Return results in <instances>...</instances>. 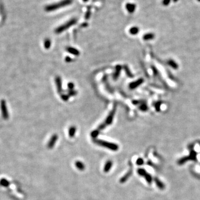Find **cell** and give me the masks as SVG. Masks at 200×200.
Listing matches in <instances>:
<instances>
[{
	"instance_id": "6da1fadb",
	"label": "cell",
	"mask_w": 200,
	"mask_h": 200,
	"mask_svg": "<svg viewBox=\"0 0 200 200\" xmlns=\"http://www.w3.org/2000/svg\"><path fill=\"white\" fill-rule=\"evenodd\" d=\"M72 0H62V1L55 3V4L46 6L45 8V10L47 12L54 11L58 10L60 8L70 5L72 3Z\"/></svg>"
},
{
	"instance_id": "7a4b0ae2",
	"label": "cell",
	"mask_w": 200,
	"mask_h": 200,
	"mask_svg": "<svg viewBox=\"0 0 200 200\" xmlns=\"http://www.w3.org/2000/svg\"><path fill=\"white\" fill-rule=\"evenodd\" d=\"M94 142L97 145L104 147L110 149L112 151H117L119 149V147L116 143H113L107 141L101 140H94Z\"/></svg>"
},
{
	"instance_id": "3957f363",
	"label": "cell",
	"mask_w": 200,
	"mask_h": 200,
	"mask_svg": "<svg viewBox=\"0 0 200 200\" xmlns=\"http://www.w3.org/2000/svg\"><path fill=\"white\" fill-rule=\"evenodd\" d=\"M77 22V20L76 19H72L70 20L69 21H67L65 23H64L63 25H61L59 27H57L55 30V32L56 34H60L62 32L65 31L67 29L69 28L70 27H71L72 26L74 25L75 23Z\"/></svg>"
},
{
	"instance_id": "277c9868",
	"label": "cell",
	"mask_w": 200,
	"mask_h": 200,
	"mask_svg": "<svg viewBox=\"0 0 200 200\" xmlns=\"http://www.w3.org/2000/svg\"><path fill=\"white\" fill-rule=\"evenodd\" d=\"M0 107H1V113L3 118L5 120L8 119V117H9V114H8L6 102L5 100L4 99L1 100V103H0Z\"/></svg>"
},
{
	"instance_id": "5b68a950",
	"label": "cell",
	"mask_w": 200,
	"mask_h": 200,
	"mask_svg": "<svg viewBox=\"0 0 200 200\" xmlns=\"http://www.w3.org/2000/svg\"><path fill=\"white\" fill-rule=\"evenodd\" d=\"M115 111H116L115 108H114V109L111 112L110 114H108V116H107V119H106V120L105 122V123L107 126L110 125V124H111L112 122L114 113H115Z\"/></svg>"
},
{
	"instance_id": "8992f818",
	"label": "cell",
	"mask_w": 200,
	"mask_h": 200,
	"mask_svg": "<svg viewBox=\"0 0 200 200\" xmlns=\"http://www.w3.org/2000/svg\"><path fill=\"white\" fill-rule=\"evenodd\" d=\"M57 139H58V136H57V135L55 134V135H53L48 143L47 147H48V148L51 149L54 147V146H55V143H56V141L57 140Z\"/></svg>"
},
{
	"instance_id": "52a82bcc",
	"label": "cell",
	"mask_w": 200,
	"mask_h": 200,
	"mask_svg": "<svg viewBox=\"0 0 200 200\" xmlns=\"http://www.w3.org/2000/svg\"><path fill=\"white\" fill-rule=\"evenodd\" d=\"M143 79H140V80H138L136 81L132 82V83L130 84V88L131 89H136V87H139L140 85H141V84L143 83Z\"/></svg>"
},
{
	"instance_id": "ba28073f",
	"label": "cell",
	"mask_w": 200,
	"mask_h": 200,
	"mask_svg": "<svg viewBox=\"0 0 200 200\" xmlns=\"http://www.w3.org/2000/svg\"><path fill=\"white\" fill-rule=\"evenodd\" d=\"M136 6L134 4H131V3H127L126 5V8L127 11L130 13H133L136 10Z\"/></svg>"
},
{
	"instance_id": "9c48e42d",
	"label": "cell",
	"mask_w": 200,
	"mask_h": 200,
	"mask_svg": "<svg viewBox=\"0 0 200 200\" xmlns=\"http://www.w3.org/2000/svg\"><path fill=\"white\" fill-rule=\"evenodd\" d=\"M132 173V171L131 170H130V171H128L127 173H126V174L124 176H123L120 179V182H121V183H122V184L125 183V182L129 178V177H130V176H131Z\"/></svg>"
},
{
	"instance_id": "30bf717a",
	"label": "cell",
	"mask_w": 200,
	"mask_h": 200,
	"mask_svg": "<svg viewBox=\"0 0 200 200\" xmlns=\"http://www.w3.org/2000/svg\"><path fill=\"white\" fill-rule=\"evenodd\" d=\"M56 84L57 91L60 93L62 92V81L60 77H57L56 78Z\"/></svg>"
},
{
	"instance_id": "8fae6325",
	"label": "cell",
	"mask_w": 200,
	"mask_h": 200,
	"mask_svg": "<svg viewBox=\"0 0 200 200\" xmlns=\"http://www.w3.org/2000/svg\"><path fill=\"white\" fill-rule=\"evenodd\" d=\"M67 51L69 53H70V54H71L75 56H78L80 55V51H79L77 49L73 47H67Z\"/></svg>"
},
{
	"instance_id": "7c38bea8",
	"label": "cell",
	"mask_w": 200,
	"mask_h": 200,
	"mask_svg": "<svg viewBox=\"0 0 200 200\" xmlns=\"http://www.w3.org/2000/svg\"><path fill=\"white\" fill-rule=\"evenodd\" d=\"M112 166V162L110 160L106 162L104 166V172H108L111 170Z\"/></svg>"
},
{
	"instance_id": "4fadbf2b",
	"label": "cell",
	"mask_w": 200,
	"mask_h": 200,
	"mask_svg": "<svg viewBox=\"0 0 200 200\" xmlns=\"http://www.w3.org/2000/svg\"><path fill=\"white\" fill-rule=\"evenodd\" d=\"M155 183L156 184L157 186L161 190H163L164 189V184L159 179L157 178H155Z\"/></svg>"
},
{
	"instance_id": "5bb4252c",
	"label": "cell",
	"mask_w": 200,
	"mask_h": 200,
	"mask_svg": "<svg viewBox=\"0 0 200 200\" xmlns=\"http://www.w3.org/2000/svg\"><path fill=\"white\" fill-rule=\"evenodd\" d=\"M155 37V35L154 34L152 33H148V34H145L144 35L143 37V39L145 41H148V40H151L154 39Z\"/></svg>"
},
{
	"instance_id": "9a60e30c",
	"label": "cell",
	"mask_w": 200,
	"mask_h": 200,
	"mask_svg": "<svg viewBox=\"0 0 200 200\" xmlns=\"http://www.w3.org/2000/svg\"><path fill=\"white\" fill-rule=\"evenodd\" d=\"M75 165L76 167L80 171H83L85 170V166L84 165V164L81 161H76L75 163Z\"/></svg>"
},
{
	"instance_id": "2e32d148",
	"label": "cell",
	"mask_w": 200,
	"mask_h": 200,
	"mask_svg": "<svg viewBox=\"0 0 200 200\" xmlns=\"http://www.w3.org/2000/svg\"><path fill=\"white\" fill-rule=\"evenodd\" d=\"M76 132V128L75 126H71L69 129V135L70 137H73L75 136V133Z\"/></svg>"
},
{
	"instance_id": "e0dca14e",
	"label": "cell",
	"mask_w": 200,
	"mask_h": 200,
	"mask_svg": "<svg viewBox=\"0 0 200 200\" xmlns=\"http://www.w3.org/2000/svg\"><path fill=\"white\" fill-rule=\"evenodd\" d=\"M121 66H117L116 67V72L114 73V74L113 75V77L114 78L116 79L117 78L119 77V76L120 74V72H121Z\"/></svg>"
},
{
	"instance_id": "ac0fdd59",
	"label": "cell",
	"mask_w": 200,
	"mask_h": 200,
	"mask_svg": "<svg viewBox=\"0 0 200 200\" xmlns=\"http://www.w3.org/2000/svg\"><path fill=\"white\" fill-rule=\"evenodd\" d=\"M51 46V41L49 39H45V41H44V47L45 48L47 49H48V48H50V47Z\"/></svg>"
},
{
	"instance_id": "d6986e66",
	"label": "cell",
	"mask_w": 200,
	"mask_h": 200,
	"mask_svg": "<svg viewBox=\"0 0 200 200\" xmlns=\"http://www.w3.org/2000/svg\"><path fill=\"white\" fill-rule=\"evenodd\" d=\"M130 33L131 35H135L137 34L139 32V28L136 27V26H135V27H133L130 28Z\"/></svg>"
},
{
	"instance_id": "ffe728a7",
	"label": "cell",
	"mask_w": 200,
	"mask_h": 200,
	"mask_svg": "<svg viewBox=\"0 0 200 200\" xmlns=\"http://www.w3.org/2000/svg\"><path fill=\"white\" fill-rule=\"evenodd\" d=\"M137 172H138V174L139 175L141 176H143L144 177H145L146 175L147 174V172L146 171V170L143 169H138L137 170Z\"/></svg>"
},
{
	"instance_id": "44dd1931",
	"label": "cell",
	"mask_w": 200,
	"mask_h": 200,
	"mask_svg": "<svg viewBox=\"0 0 200 200\" xmlns=\"http://www.w3.org/2000/svg\"><path fill=\"white\" fill-rule=\"evenodd\" d=\"M99 134V131L97 129V130H94L93 131L91 132V137L93 138V139H96V138L98 136Z\"/></svg>"
},
{
	"instance_id": "7402d4cb",
	"label": "cell",
	"mask_w": 200,
	"mask_h": 200,
	"mask_svg": "<svg viewBox=\"0 0 200 200\" xmlns=\"http://www.w3.org/2000/svg\"><path fill=\"white\" fill-rule=\"evenodd\" d=\"M189 160H190L189 157H184L183 158H181V159L178 161V163L179 164H182L186 162H187Z\"/></svg>"
},
{
	"instance_id": "603a6c76",
	"label": "cell",
	"mask_w": 200,
	"mask_h": 200,
	"mask_svg": "<svg viewBox=\"0 0 200 200\" xmlns=\"http://www.w3.org/2000/svg\"><path fill=\"white\" fill-rule=\"evenodd\" d=\"M9 182H8L7 180H6V179H2V180L0 181V185H1V186L7 187L9 185Z\"/></svg>"
},
{
	"instance_id": "cb8c5ba5",
	"label": "cell",
	"mask_w": 200,
	"mask_h": 200,
	"mask_svg": "<svg viewBox=\"0 0 200 200\" xmlns=\"http://www.w3.org/2000/svg\"><path fill=\"white\" fill-rule=\"evenodd\" d=\"M189 158H190V160H196V154L195 151H191L190 154L189 155Z\"/></svg>"
},
{
	"instance_id": "d4e9b609",
	"label": "cell",
	"mask_w": 200,
	"mask_h": 200,
	"mask_svg": "<svg viewBox=\"0 0 200 200\" xmlns=\"http://www.w3.org/2000/svg\"><path fill=\"white\" fill-rule=\"evenodd\" d=\"M146 180L147 182V183H148L149 184H151L152 183V177L150 175L149 173H147V174L146 175V176L145 177Z\"/></svg>"
},
{
	"instance_id": "484cf974",
	"label": "cell",
	"mask_w": 200,
	"mask_h": 200,
	"mask_svg": "<svg viewBox=\"0 0 200 200\" xmlns=\"http://www.w3.org/2000/svg\"><path fill=\"white\" fill-rule=\"evenodd\" d=\"M169 64L171 67H172V68H173V69H176V68H177V64H176L175 63V62H174V61H170L169 62Z\"/></svg>"
},
{
	"instance_id": "4316f807",
	"label": "cell",
	"mask_w": 200,
	"mask_h": 200,
	"mask_svg": "<svg viewBox=\"0 0 200 200\" xmlns=\"http://www.w3.org/2000/svg\"><path fill=\"white\" fill-rule=\"evenodd\" d=\"M144 163V161L142 159V158H139L136 161V164L137 165H142V164Z\"/></svg>"
},
{
	"instance_id": "83f0119b",
	"label": "cell",
	"mask_w": 200,
	"mask_h": 200,
	"mask_svg": "<svg viewBox=\"0 0 200 200\" xmlns=\"http://www.w3.org/2000/svg\"><path fill=\"white\" fill-rule=\"evenodd\" d=\"M106 126H107V125H106L105 123H102V124L98 126V128H97V130H99V131H101V130H104V129L106 127Z\"/></svg>"
},
{
	"instance_id": "f1b7e54d",
	"label": "cell",
	"mask_w": 200,
	"mask_h": 200,
	"mask_svg": "<svg viewBox=\"0 0 200 200\" xmlns=\"http://www.w3.org/2000/svg\"><path fill=\"white\" fill-rule=\"evenodd\" d=\"M125 70H126V73H127V75H128V76H129V77H133V76H132V74L131 73V72H130V70H128V68L127 66H125Z\"/></svg>"
},
{
	"instance_id": "f546056e",
	"label": "cell",
	"mask_w": 200,
	"mask_h": 200,
	"mask_svg": "<svg viewBox=\"0 0 200 200\" xmlns=\"http://www.w3.org/2000/svg\"><path fill=\"white\" fill-rule=\"evenodd\" d=\"M147 106L145 104H143V105L140 106V108L142 111H146L147 109Z\"/></svg>"
},
{
	"instance_id": "4dcf8cb0",
	"label": "cell",
	"mask_w": 200,
	"mask_h": 200,
	"mask_svg": "<svg viewBox=\"0 0 200 200\" xmlns=\"http://www.w3.org/2000/svg\"><path fill=\"white\" fill-rule=\"evenodd\" d=\"M74 87H75L74 84H73L72 82H70V83H69L68 87L70 90H72L73 89V88H74Z\"/></svg>"
},
{
	"instance_id": "1f68e13d",
	"label": "cell",
	"mask_w": 200,
	"mask_h": 200,
	"mask_svg": "<svg viewBox=\"0 0 200 200\" xmlns=\"http://www.w3.org/2000/svg\"><path fill=\"white\" fill-rule=\"evenodd\" d=\"M69 96L67 95H62L61 96V98L64 101H67V100L69 99Z\"/></svg>"
},
{
	"instance_id": "d6a6232c",
	"label": "cell",
	"mask_w": 200,
	"mask_h": 200,
	"mask_svg": "<svg viewBox=\"0 0 200 200\" xmlns=\"http://www.w3.org/2000/svg\"><path fill=\"white\" fill-rule=\"evenodd\" d=\"M171 2V0H163L162 4L164 6H167L169 5Z\"/></svg>"
},
{
	"instance_id": "836d02e7",
	"label": "cell",
	"mask_w": 200,
	"mask_h": 200,
	"mask_svg": "<svg viewBox=\"0 0 200 200\" xmlns=\"http://www.w3.org/2000/svg\"><path fill=\"white\" fill-rule=\"evenodd\" d=\"M76 92L75 91L71 90V91H70V92H69V95H71V96H74V95H76Z\"/></svg>"
},
{
	"instance_id": "e575fe53",
	"label": "cell",
	"mask_w": 200,
	"mask_h": 200,
	"mask_svg": "<svg viewBox=\"0 0 200 200\" xmlns=\"http://www.w3.org/2000/svg\"><path fill=\"white\" fill-rule=\"evenodd\" d=\"M65 60L67 62H70L72 61V59L70 57H66L65 58Z\"/></svg>"
},
{
	"instance_id": "d590c367",
	"label": "cell",
	"mask_w": 200,
	"mask_h": 200,
	"mask_svg": "<svg viewBox=\"0 0 200 200\" xmlns=\"http://www.w3.org/2000/svg\"><path fill=\"white\" fill-rule=\"evenodd\" d=\"M90 12H87V13L86 14V15H85V18H86V19H89L90 18Z\"/></svg>"
},
{
	"instance_id": "8d00e7d4",
	"label": "cell",
	"mask_w": 200,
	"mask_h": 200,
	"mask_svg": "<svg viewBox=\"0 0 200 200\" xmlns=\"http://www.w3.org/2000/svg\"><path fill=\"white\" fill-rule=\"evenodd\" d=\"M83 1H84V2H87L88 1H89V0H83Z\"/></svg>"
},
{
	"instance_id": "74e56055",
	"label": "cell",
	"mask_w": 200,
	"mask_h": 200,
	"mask_svg": "<svg viewBox=\"0 0 200 200\" xmlns=\"http://www.w3.org/2000/svg\"><path fill=\"white\" fill-rule=\"evenodd\" d=\"M173 1H174V2H176V1H178V0H173Z\"/></svg>"
},
{
	"instance_id": "f35d334b",
	"label": "cell",
	"mask_w": 200,
	"mask_h": 200,
	"mask_svg": "<svg viewBox=\"0 0 200 200\" xmlns=\"http://www.w3.org/2000/svg\"><path fill=\"white\" fill-rule=\"evenodd\" d=\"M197 1H199V2H200V0H197Z\"/></svg>"
}]
</instances>
